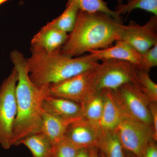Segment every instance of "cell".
I'll return each mask as SVG.
<instances>
[{
	"label": "cell",
	"instance_id": "484cf974",
	"mask_svg": "<svg viewBox=\"0 0 157 157\" xmlns=\"http://www.w3.org/2000/svg\"><path fill=\"white\" fill-rule=\"evenodd\" d=\"M155 140L149 143L142 157H157V147Z\"/></svg>",
	"mask_w": 157,
	"mask_h": 157
},
{
	"label": "cell",
	"instance_id": "7402d4cb",
	"mask_svg": "<svg viewBox=\"0 0 157 157\" xmlns=\"http://www.w3.org/2000/svg\"><path fill=\"white\" fill-rule=\"evenodd\" d=\"M137 86L151 102H157V85L150 77L148 72L138 70Z\"/></svg>",
	"mask_w": 157,
	"mask_h": 157
},
{
	"label": "cell",
	"instance_id": "4fadbf2b",
	"mask_svg": "<svg viewBox=\"0 0 157 157\" xmlns=\"http://www.w3.org/2000/svg\"><path fill=\"white\" fill-rule=\"evenodd\" d=\"M68 37L67 33L46 24L32 39L31 46L52 52L61 48Z\"/></svg>",
	"mask_w": 157,
	"mask_h": 157
},
{
	"label": "cell",
	"instance_id": "ffe728a7",
	"mask_svg": "<svg viewBox=\"0 0 157 157\" xmlns=\"http://www.w3.org/2000/svg\"><path fill=\"white\" fill-rule=\"evenodd\" d=\"M71 3L76 4L79 11L90 13L101 12L123 23L121 16L118 15L115 11L109 9L107 3L103 0H68L67 4Z\"/></svg>",
	"mask_w": 157,
	"mask_h": 157
},
{
	"label": "cell",
	"instance_id": "277c9868",
	"mask_svg": "<svg viewBox=\"0 0 157 157\" xmlns=\"http://www.w3.org/2000/svg\"><path fill=\"white\" fill-rule=\"evenodd\" d=\"M137 66L129 62L116 59L101 61L89 97L106 90L114 91L127 83L137 86Z\"/></svg>",
	"mask_w": 157,
	"mask_h": 157
},
{
	"label": "cell",
	"instance_id": "d6986e66",
	"mask_svg": "<svg viewBox=\"0 0 157 157\" xmlns=\"http://www.w3.org/2000/svg\"><path fill=\"white\" fill-rule=\"evenodd\" d=\"M78 11L79 9L76 4H67V8L63 13L47 24L59 30L67 33H70L76 25Z\"/></svg>",
	"mask_w": 157,
	"mask_h": 157
},
{
	"label": "cell",
	"instance_id": "6da1fadb",
	"mask_svg": "<svg viewBox=\"0 0 157 157\" xmlns=\"http://www.w3.org/2000/svg\"><path fill=\"white\" fill-rule=\"evenodd\" d=\"M10 58L17 74L15 90L17 113L12 144L18 146L26 137L40 133L44 112L42 103L47 93L46 86H38L31 80L22 53L13 50L10 53Z\"/></svg>",
	"mask_w": 157,
	"mask_h": 157
},
{
	"label": "cell",
	"instance_id": "52a82bcc",
	"mask_svg": "<svg viewBox=\"0 0 157 157\" xmlns=\"http://www.w3.org/2000/svg\"><path fill=\"white\" fill-rule=\"evenodd\" d=\"M99 66L100 63L87 71L46 86L47 94L68 99L82 105L90 95Z\"/></svg>",
	"mask_w": 157,
	"mask_h": 157
},
{
	"label": "cell",
	"instance_id": "4316f807",
	"mask_svg": "<svg viewBox=\"0 0 157 157\" xmlns=\"http://www.w3.org/2000/svg\"><path fill=\"white\" fill-rule=\"evenodd\" d=\"M89 150L90 157H105L98 147H93Z\"/></svg>",
	"mask_w": 157,
	"mask_h": 157
},
{
	"label": "cell",
	"instance_id": "cb8c5ba5",
	"mask_svg": "<svg viewBox=\"0 0 157 157\" xmlns=\"http://www.w3.org/2000/svg\"><path fill=\"white\" fill-rule=\"evenodd\" d=\"M55 148L56 157H74L79 150L65 139Z\"/></svg>",
	"mask_w": 157,
	"mask_h": 157
},
{
	"label": "cell",
	"instance_id": "83f0119b",
	"mask_svg": "<svg viewBox=\"0 0 157 157\" xmlns=\"http://www.w3.org/2000/svg\"><path fill=\"white\" fill-rule=\"evenodd\" d=\"M89 149H79L74 157H90Z\"/></svg>",
	"mask_w": 157,
	"mask_h": 157
},
{
	"label": "cell",
	"instance_id": "2e32d148",
	"mask_svg": "<svg viewBox=\"0 0 157 157\" xmlns=\"http://www.w3.org/2000/svg\"><path fill=\"white\" fill-rule=\"evenodd\" d=\"M21 144L29 150L33 157H56L55 146L40 132L26 137Z\"/></svg>",
	"mask_w": 157,
	"mask_h": 157
},
{
	"label": "cell",
	"instance_id": "8fae6325",
	"mask_svg": "<svg viewBox=\"0 0 157 157\" xmlns=\"http://www.w3.org/2000/svg\"><path fill=\"white\" fill-rule=\"evenodd\" d=\"M89 56L96 60L107 59L120 60L139 66L141 54L123 41L118 40L114 46L104 49L91 51Z\"/></svg>",
	"mask_w": 157,
	"mask_h": 157
},
{
	"label": "cell",
	"instance_id": "9c48e42d",
	"mask_svg": "<svg viewBox=\"0 0 157 157\" xmlns=\"http://www.w3.org/2000/svg\"><path fill=\"white\" fill-rule=\"evenodd\" d=\"M157 16L153 15L142 26L132 21L119 40L123 41L141 54L157 44Z\"/></svg>",
	"mask_w": 157,
	"mask_h": 157
},
{
	"label": "cell",
	"instance_id": "5bb4252c",
	"mask_svg": "<svg viewBox=\"0 0 157 157\" xmlns=\"http://www.w3.org/2000/svg\"><path fill=\"white\" fill-rule=\"evenodd\" d=\"M76 119H65L44 112L40 132L55 147L64 140L68 126Z\"/></svg>",
	"mask_w": 157,
	"mask_h": 157
},
{
	"label": "cell",
	"instance_id": "ba28073f",
	"mask_svg": "<svg viewBox=\"0 0 157 157\" xmlns=\"http://www.w3.org/2000/svg\"><path fill=\"white\" fill-rule=\"evenodd\" d=\"M114 131L124 150L135 157H142L149 143L154 140L151 128L123 114Z\"/></svg>",
	"mask_w": 157,
	"mask_h": 157
},
{
	"label": "cell",
	"instance_id": "3957f363",
	"mask_svg": "<svg viewBox=\"0 0 157 157\" xmlns=\"http://www.w3.org/2000/svg\"><path fill=\"white\" fill-rule=\"evenodd\" d=\"M31 56L26 59L32 81L39 86H48L94 67L98 61L89 55L73 57L63 53L61 48L52 52L31 46Z\"/></svg>",
	"mask_w": 157,
	"mask_h": 157
},
{
	"label": "cell",
	"instance_id": "ac0fdd59",
	"mask_svg": "<svg viewBox=\"0 0 157 157\" xmlns=\"http://www.w3.org/2000/svg\"><path fill=\"white\" fill-rule=\"evenodd\" d=\"M98 147L105 157H125L123 147L114 131H101Z\"/></svg>",
	"mask_w": 157,
	"mask_h": 157
},
{
	"label": "cell",
	"instance_id": "7a4b0ae2",
	"mask_svg": "<svg viewBox=\"0 0 157 157\" xmlns=\"http://www.w3.org/2000/svg\"><path fill=\"white\" fill-rule=\"evenodd\" d=\"M128 27L104 13L79 11L75 27L61 51L76 57L91 51L108 48L120 39Z\"/></svg>",
	"mask_w": 157,
	"mask_h": 157
},
{
	"label": "cell",
	"instance_id": "f1b7e54d",
	"mask_svg": "<svg viewBox=\"0 0 157 157\" xmlns=\"http://www.w3.org/2000/svg\"><path fill=\"white\" fill-rule=\"evenodd\" d=\"M125 157H135L134 155H133L129 153L128 152V153H127V154H125Z\"/></svg>",
	"mask_w": 157,
	"mask_h": 157
},
{
	"label": "cell",
	"instance_id": "d4e9b609",
	"mask_svg": "<svg viewBox=\"0 0 157 157\" xmlns=\"http://www.w3.org/2000/svg\"><path fill=\"white\" fill-rule=\"evenodd\" d=\"M157 102H151L150 104V110L151 115L152 126L153 132L154 140H157Z\"/></svg>",
	"mask_w": 157,
	"mask_h": 157
},
{
	"label": "cell",
	"instance_id": "5b68a950",
	"mask_svg": "<svg viewBox=\"0 0 157 157\" xmlns=\"http://www.w3.org/2000/svg\"><path fill=\"white\" fill-rule=\"evenodd\" d=\"M17 71L14 67L0 86V144L9 149L12 146L13 128L17 115L15 90Z\"/></svg>",
	"mask_w": 157,
	"mask_h": 157
},
{
	"label": "cell",
	"instance_id": "e0dca14e",
	"mask_svg": "<svg viewBox=\"0 0 157 157\" xmlns=\"http://www.w3.org/2000/svg\"><path fill=\"white\" fill-rule=\"evenodd\" d=\"M104 92L90 96L82 105L81 118L98 127L104 108Z\"/></svg>",
	"mask_w": 157,
	"mask_h": 157
},
{
	"label": "cell",
	"instance_id": "44dd1931",
	"mask_svg": "<svg viewBox=\"0 0 157 157\" xmlns=\"http://www.w3.org/2000/svg\"><path fill=\"white\" fill-rule=\"evenodd\" d=\"M140 9L157 16V0H128L127 4H118L114 11L121 16L130 14L132 11Z\"/></svg>",
	"mask_w": 157,
	"mask_h": 157
},
{
	"label": "cell",
	"instance_id": "30bf717a",
	"mask_svg": "<svg viewBox=\"0 0 157 157\" xmlns=\"http://www.w3.org/2000/svg\"><path fill=\"white\" fill-rule=\"evenodd\" d=\"M101 131L97 126L81 117L72 122L65 133V140L78 149L98 147Z\"/></svg>",
	"mask_w": 157,
	"mask_h": 157
},
{
	"label": "cell",
	"instance_id": "f546056e",
	"mask_svg": "<svg viewBox=\"0 0 157 157\" xmlns=\"http://www.w3.org/2000/svg\"><path fill=\"white\" fill-rule=\"evenodd\" d=\"M9 1V0H0V5L3 4V3L7 2V1Z\"/></svg>",
	"mask_w": 157,
	"mask_h": 157
},
{
	"label": "cell",
	"instance_id": "9a60e30c",
	"mask_svg": "<svg viewBox=\"0 0 157 157\" xmlns=\"http://www.w3.org/2000/svg\"><path fill=\"white\" fill-rule=\"evenodd\" d=\"M104 92V108L98 127L101 131H113L119 123L121 117L120 109L112 91Z\"/></svg>",
	"mask_w": 157,
	"mask_h": 157
},
{
	"label": "cell",
	"instance_id": "603a6c76",
	"mask_svg": "<svg viewBox=\"0 0 157 157\" xmlns=\"http://www.w3.org/2000/svg\"><path fill=\"white\" fill-rule=\"evenodd\" d=\"M157 66V44L141 54V60L138 70L149 72L152 68Z\"/></svg>",
	"mask_w": 157,
	"mask_h": 157
},
{
	"label": "cell",
	"instance_id": "8992f818",
	"mask_svg": "<svg viewBox=\"0 0 157 157\" xmlns=\"http://www.w3.org/2000/svg\"><path fill=\"white\" fill-rule=\"evenodd\" d=\"M112 92L122 114L152 129L150 101L136 85L127 83Z\"/></svg>",
	"mask_w": 157,
	"mask_h": 157
},
{
	"label": "cell",
	"instance_id": "4dcf8cb0",
	"mask_svg": "<svg viewBox=\"0 0 157 157\" xmlns=\"http://www.w3.org/2000/svg\"><path fill=\"white\" fill-rule=\"evenodd\" d=\"M123 1V0H117L118 3V4H122Z\"/></svg>",
	"mask_w": 157,
	"mask_h": 157
},
{
	"label": "cell",
	"instance_id": "7c38bea8",
	"mask_svg": "<svg viewBox=\"0 0 157 157\" xmlns=\"http://www.w3.org/2000/svg\"><path fill=\"white\" fill-rule=\"evenodd\" d=\"M42 107L44 112L68 120L81 117L82 110L81 104L68 99L48 94L44 98Z\"/></svg>",
	"mask_w": 157,
	"mask_h": 157
}]
</instances>
